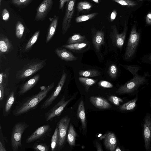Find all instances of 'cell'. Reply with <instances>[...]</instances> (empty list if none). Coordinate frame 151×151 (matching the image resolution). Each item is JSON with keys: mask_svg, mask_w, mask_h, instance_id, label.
<instances>
[{"mask_svg": "<svg viewBox=\"0 0 151 151\" xmlns=\"http://www.w3.org/2000/svg\"><path fill=\"white\" fill-rule=\"evenodd\" d=\"M54 85L55 83L53 82L47 86H41L40 90L37 93L23 99L16 106L13 110V115L16 116H20L36 109L54 88Z\"/></svg>", "mask_w": 151, "mask_h": 151, "instance_id": "cell-1", "label": "cell"}, {"mask_svg": "<svg viewBox=\"0 0 151 151\" xmlns=\"http://www.w3.org/2000/svg\"><path fill=\"white\" fill-rule=\"evenodd\" d=\"M120 65L130 72L133 74L132 78L121 86L116 91L115 93L119 94H127L134 95L137 92L140 87L146 82V77L141 76L137 74L139 70L138 68L122 64Z\"/></svg>", "mask_w": 151, "mask_h": 151, "instance_id": "cell-2", "label": "cell"}, {"mask_svg": "<svg viewBox=\"0 0 151 151\" xmlns=\"http://www.w3.org/2000/svg\"><path fill=\"white\" fill-rule=\"evenodd\" d=\"M29 126L25 122H17L12 129L11 135V143L13 151H17L22 147V137L24 131Z\"/></svg>", "mask_w": 151, "mask_h": 151, "instance_id": "cell-3", "label": "cell"}, {"mask_svg": "<svg viewBox=\"0 0 151 151\" xmlns=\"http://www.w3.org/2000/svg\"><path fill=\"white\" fill-rule=\"evenodd\" d=\"M46 60L33 62L27 64L17 72L16 78L18 79H22L35 74L45 65Z\"/></svg>", "mask_w": 151, "mask_h": 151, "instance_id": "cell-4", "label": "cell"}, {"mask_svg": "<svg viewBox=\"0 0 151 151\" xmlns=\"http://www.w3.org/2000/svg\"><path fill=\"white\" fill-rule=\"evenodd\" d=\"M139 38L140 34L137 31L135 26L134 25L131 29L124 55L125 59H129L133 56L138 46Z\"/></svg>", "mask_w": 151, "mask_h": 151, "instance_id": "cell-5", "label": "cell"}, {"mask_svg": "<svg viewBox=\"0 0 151 151\" xmlns=\"http://www.w3.org/2000/svg\"><path fill=\"white\" fill-rule=\"evenodd\" d=\"M144 147L146 151H151V114L147 113L142 122Z\"/></svg>", "mask_w": 151, "mask_h": 151, "instance_id": "cell-6", "label": "cell"}, {"mask_svg": "<svg viewBox=\"0 0 151 151\" xmlns=\"http://www.w3.org/2000/svg\"><path fill=\"white\" fill-rule=\"evenodd\" d=\"M73 99V98H71L66 101L64 95L58 103L45 113L46 121H52L55 118L60 116L67 105Z\"/></svg>", "mask_w": 151, "mask_h": 151, "instance_id": "cell-7", "label": "cell"}, {"mask_svg": "<svg viewBox=\"0 0 151 151\" xmlns=\"http://www.w3.org/2000/svg\"><path fill=\"white\" fill-rule=\"evenodd\" d=\"M52 129L49 124H45L39 127L26 139L27 143H29L36 141H43L50 136Z\"/></svg>", "mask_w": 151, "mask_h": 151, "instance_id": "cell-8", "label": "cell"}, {"mask_svg": "<svg viewBox=\"0 0 151 151\" xmlns=\"http://www.w3.org/2000/svg\"><path fill=\"white\" fill-rule=\"evenodd\" d=\"M76 1V0H69L67 2L62 24V29L63 35L67 32L71 26V21L74 12Z\"/></svg>", "mask_w": 151, "mask_h": 151, "instance_id": "cell-9", "label": "cell"}, {"mask_svg": "<svg viewBox=\"0 0 151 151\" xmlns=\"http://www.w3.org/2000/svg\"><path fill=\"white\" fill-rule=\"evenodd\" d=\"M70 120V118L68 116H66L62 118L57 124L58 127L59 137V143L57 151L61 150L64 145Z\"/></svg>", "mask_w": 151, "mask_h": 151, "instance_id": "cell-10", "label": "cell"}, {"mask_svg": "<svg viewBox=\"0 0 151 151\" xmlns=\"http://www.w3.org/2000/svg\"><path fill=\"white\" fill-rule=\"evenodd\" d=\"M111 31L110 36L113 45L119 48H121L123 45L127 31V27L126 22L123 31L120 34H119L115 25L111 26Z\"/></svg>", "mask_w": 151, "mask_h": 151, "instance_id": "cell-11", "label": "cell"}, {"mask_svg": "<svg viewBox=\"0 0 151 151\" xmlns=\"http://www.w3.org/2000/svg\"><path fill=\"white\" fill-rule=\"evenodd\" d=\"M67 74L63 70V73L57 86L51 94L41 105V109H45L49 107L57 98L65 82Z\"/></svg>", "mask_w": 151, "mask_h": 151, "instance_id": "cell-12", "label": "cell"}, {"mask_svg": "<svg viewBox=\"0 0 151 151\" xmlns=\"http://www.w3.org/2000/svg\"><path fill=\"white\" fill-rule=\"evenodd\" d=\"M53 3V0H43L37 9L35 20H44L52 9Z\"/></svg>", "mask_w": 151, "mask_h": 151, "instance_id": "cell-13", "label": "cell"}, {"mask_svg": "<svg viewBox=\"0 0 151 151\" xmlns=\"http://www.w3.org/2000/svg\"><path fill=\"white\" fill-rule=\"evenodd\" d=\"M92 34L93 44L96 51L99 52L105 42L104 32L101 30H93Z\"/></svg>", "mask_w": 151, "mask_h": 151, "instance_id": "cell-14", "label": "cell"}, {"mask_svg": "<svg viewBox=\"0 0 151 151\" xmlns=\"http://www.w3.org/2000/svg\"><path fill=\"white\" fill-rule=\"evenodd\" d=\"M90 102L95 107L101 109H109L111 106L105 99L99 96H91L89 98Z\"/></svg>", "mask_w": 151, "mask_h": 151, "instance_id": "cell-15", "label": "cell"}, {"mask_svg": "<svg viewBox=\"0 0 151 151\" xmlns=\"http://www.w3.org/2000/svg\"><path fill=\"white\" fill-rule=\"evenodd\" d=\"M39 78V75H37L22 85L18 92L19 96L24 94L34 87L38 82Z\"/></svg>", "mask_w": 151, "mask_h": 151, "instance_id": "cell-16", "label": "cell"}, {"mask_svg": "<svg viewBox=\"0 0 151 151\" xmlns=\"http://www.w3.org/2000/svg\"><path fill=\"white\" fill-rule=\"evenodd\" d=\"M55 52L61 59L66 61H73L76 60L78 59L77 57L75 56L71 52L64 48H56Z\"/></svg>", "mask_w": 151, "mask_h": 151, "instance_id": "cell-17", "label": "cell"}, {"mask_svg": "<svg viewBox=\"0 0 151 151\" xmlns=\"http://www.w3.org/2000/svg\"><path fill=\"white\" fill-rule=\"evenodd\" d=\"M104 144L107 149L111 151H114L117 145V141L115 134L111 132L106 134L104 140Z\"/></svg>", "mask_w": 151, "mask_h": 151, "instance_id": "cell-18", "label": "cell"}, {"mask_svg": "<svg viewBox=\"0 0 151 151\" xmlns=\"http://www.w3.org/2000/svg\"><path fill=\"white\" fill-rule=\"evenodd\" d=\"M77 116L81 121L82 128L83 130L86 127V118L84 103L81 100L78 105Z\"/></svg>", "mask_w": 151, "mask_h": 151, "instance_id": "cell-19", "label": "cell"}, {"mask_svg": "<svg viewBox=\"0 0 151 151\" xmlns=\"http://www.w3.org/2000/svg\"><path fill=\"white\" fill-rule=\"evenodd\" d=\"M14 100V93L13 91H12L9 95L3 108V114L4 116H8L10 114Z\"/></svg>", "mask_w": 151, "mask_h": 151, "instance_id": "cell-20", "label": "cell"}, {"mask_svg": "<svg viewBox=\"0 0 151 151\" xmlns=\"http://www.w3.org/2000/svg\"><path fill=\"white\" fill-rule=\"evenodd\" d=\"M138 99V95H136L133 99L120 106L119 107V110L124 111H132L136 106Z\"/></svg>", "mask_w": 151, "mask_h": 151, "instance_id": "cell-21", "label": "cell"}, {"mask_svg": "<svg viewBox=\"0 0 151 151\" xmlns=\"http://www.w3.org/2000/svg\"><path fill=\"white\" fill-rule=\"evenodd\" d=\"M12 45L8 39L2 35L0 38V51L1 55L9 52L12 49Z\"/></svg>", "mask_w": 151, "mask_h": 151, "instance_id": "cell-22", "label": "cell"}, {"mask_svg": "<svg viewBox=\"0 0 151 151\" xmlns=\"http://www.w3.org/2000/svg\"><path fill=\"white\" fill-rule=\"evenodd\" d=\"M59 17L56 16L52 19L50 25L46 39V43L48 42L53 36L58 24Z\"/></svg>", "mask_w": 151, "mask_h": 151, "instance_id": "cell-23", "label": "cell"}, {"mask_svg": "<svg viewBox=\"0 0 151 151\" xmlns=\"http://www.w3.org/2000/svg\"><path fill=\"white\" fill-rule=\"evenodd\" d=\"M77 134L73 125L70 124L67 134V140L70 147L75 145V140Z\"/></svg>", "mask_w": 151, "mask_h": 151, "instance_id": "cell-24", "label": "cell"}, {"mask_svg": "<svg viewBox=\"0 0 151 151\" xmlns=\"http://www.w3.org/2000/svg\"><path fill=\"white\" fill-rule=\"evenodd\" d=\"M88 43L86 42L77 43L63 45L62 47L67 48L74 52L82 51L88 46Z\"/></svg>", "mask_w": 151, "mask_h": 151, "instance_id": "cell-25", "label": "cell"}, {"mask_svg": "<svg viewBox=\"0 0 151 151\" xmlns=\"http://www.w3.org/2000/svg\"><path fill=\"white\" fill-rule=\"evenodd\" d=\"M59 143L58 127L57 125L51 142V147L52 151H57Z\"/></svg>", "mask_w": 151, "mask_h": 151, "instance_id": "cell-26", "label": "cell"}, {"mask_svg": "<svg viewBox=\"0 0 151 151\" xmlns=\"http://www.w3.org/2000/svg\"><path fill=\"white\" fill-rule=\"evenodd\" d=\"M78 74L80 76L86 77H96L101 75L100 72L95 69L81 70L79 72Z\"/></svg>", "mask_w": 151, "mask_h": 151, "instance_id": "cell-27", "label": "cell"}, {"mask_svg": "<svg viewBox=\"0 0 151 151\" xmlns=\"http://www.w3.org/2000/svg\"><path fill=\"white\" fill-rule=\"evenodd\" d=\"M86 37L79 34H76L71 36L67 41V45L85 42Z\"/></svg>", "mask_w": 151, "mask_h": 151, "instance_id": "cell-28", "label": "cell"}, {"mask_svg": "<svg viewBox=\"0 0 151 151\" xmlns=\"http://www.w3.org/2000/svg\"><path fill=\"white\" fill-rule=\"evenodd\" d=\"M78 80L85 86V91L87 92L89 87L94 84L96 82L95 80L87 77H80L78 78Z\"/></svg>", "mask_w": 151, "mask_h": 151, "instance_id": "cell-29", "label": "cell"}, {"mask_svg": "<svg viewBox=\"0 0 151 151\" xmlns=\"http://www.w3.org/2000/svg\"><path fill=\"white\" fill-rule=\"evenodd\" d=\"M33 149L36 151H48L50 145L46 143L40 142H36L32 146Z\"/></svg>", "mask_w": 151, "mask_h": 151, "instance_id": "cell-30", "label": "cell"}, {"mask_svg": "<svg viewBox=\"0 0 151 151\" xmlns=\"http://www.w3.org/2000/svg\"><path fill=\"white\" fill-rule=\"evenodd\" d=\"M98 13L95 12L88 14L81 15L76 17L75 19L76 23H80L91 19L96 17Z\"/></svg>", "mask_w": 151, "mask_h": 151, "instance_id": "cell-31", "label": "cell"}, {"mask_svg": "<svg viewBox=\"0 0 151 151\" xmlns=\"http://www.w3.org/2000/svg\"><path fill=\"white\" fill-rule=\"evenodd\" d=\"M39 34V31H37L34 34L27 43L25 47V51L29 50L36 42L38 39Z\"/></svg>", "mask_w": 151, "mask_h": 151, "instance_id": "cell-32", "label": "cell"}, {"mask_svg": "<svg viewBox=\"0 0 151 151\" xmlns=\"http://www.w3.org/2000/svg\"><path fill=\"white\" fill-rule=\"evenodd\" d=\"M24 30V27L21 22L18 21L16 27L15 34L16 37L21 39L22 37Z\"/></svg>", "mask_w": 151, "mask_h": 151, "instance_id": "cell-33", "label": "cell"}, {"mask_svg": "<svg viewBox=\"0 0 151 151\" xmlns=\"http://www.w3.org/2000/svg\"><path fill=\"white\" fill-rule=\"evenodd\" d=\"M8 142L7 137L4 136L1 125H0V151H6L5 143Z\"/></svg>", "mask_w": 151, "mask_h": 151, "instance_id": "cell-34", "label": "cell"}, {"mask_svg": "<svg viewBox=\"0 0 151 151\" xmlns=\"http://www.w3.org/2000/svg\"><path fill=\"white\" fill-rule=\"evenodd\" d=\"M32 0H11L9 3L18 7H24L29 4Z\"/></svg>", "mask_w": 151, "mask_h": 151, "instance_id": "cell-35", "label": "cell"}, {"mask_svg": "<svg viewBox=\"0 0 151 151\" xmlns=\"http://www.w3.org/2000/svg\"><path fill=\"white\" fill-rule=\"evenodd\" d=\"M91 4L86 1H80L78 3L77 8L79 12L84 10H89L92 8Z\"/></svg>", "mask_w": 151, "mask_h": 151, "instance_id": "cell-36", "label": "cell"}, {"mask_svg": "<svg viewBox=\"0 0 151 151\" xmlns=\"http://www.w3.org/2000/svg\"><path fill=\"white\" fill-rule=\"evenodd\" d=\"M108 73L109 76L111 78H116L118 74V69L115 64H112L109 68Z\"/></svg>", "mask_w": 151, "mask_h": 151, "instance_id": "cell-37", "label": "cell"}, {"mask_svg": "<svg viewBox=\"0 0 151 151\" xmlns=\"http://www.w3.org/2000/svg\"><path fill=\"white\" fill-rule=\"evenodd\" d=\"M121 5L128 6H134L137 5L135 2L131 0H111Z\"/></svg>", "mask_w": 151, "mask_h": 151, "instance_id": "cell-38", "label": "cell"}, {"mask_svg": "<svg viewBox=\"0 0 151 151\" xmlns=\"http://www.w3.org/2000/svg\"><path fill=\"white\" fill-rule=\"evenodd\" d=\"M109 100L114 104L116 106H119L120 102H123V100L116 96H111L108 98Z\"/></svg>", "mask_w": 151, "mask_h": 151, "instance_id": "cell-39", "label": "cell"}, {"mask_svg": "<svg viewBox=\"0 0 151 151\" xmlns=\"http://www.w3.org/2000/svg\"><path fill=\"white\" fill-rule=\"evenodd\" d=\"M98 85L101 87L107 88H111L113 87L112 84L109 82L106 81H100L98 83Z\"/></svg>", "mask_w": 151, "mask_h": 151, "instance_id": "cell-40", "label": "cell"}, {"mask_svg": "<svg viewBox=\"0 0 151 151\" xmlns=\"http://www.w3.org/2000/svg\"><path fill=\"white\" fill-rule=\"evenodd\" d=\"M2 17L3 19L7 21L9 19V14L8 10L6 9H4L2 13Z\"/></svg>", "mask_w": 151, "mask_h": 151, "instance_id": "cell-41", "label": "cell"}, {"mask_svg": "<svg viewBox=\"0 0 151 151\" xmlns=\"http://www.w3.org/2000/svg\"><path fill=\"white\" fill-rule=\"evenodd\" d=\"M4 86L2 85H0V100H3L4 95Z\"/></svg>", "mask_w": 151, "mask_h": 151, "instance_id": "cell-42", "label": "cell"}, {"mask_svg": "<svg viewBox=\"0 0 151 151\" xmlns=\"http://www.w3.org/2000/svg\"><path fill=\"white\" fill-rule=\"evenodd\" d=\"M146 22L147 24L151 25V13H148L145 18Z\"/></svg>", "mask_w": 151, "mask_h": 151, "instance_id": "cell-43", "label": "cell"}, {"mask_svg": "<svg viewBox=\"0 0 151 151\" xmlns=\"http://www.w3.org/2000/svg\"><path fill=\"white\" fill-rule=\"evenodd\" d=\"M117 12L115 10H114L111 12L110 17V21L112 22L116 18L117 15Z\"/></svg>", "mask_w": 151, "mask_h": 151, "instance_id": "cell-44", "label": "cell"}, {"mask_svg": "<svg viewBox=\"0 0 151 151\" xmlns=\"http://www.w3.org/2000/svg\"><path fill=\"white\" fill-rule=\"evenodd\" d=\"M66 2V0H60L59 5V9H63L65 3Z\"/></svg>", "mask_w": 151, "mask_h": 151, "instance_id": "cell-45", "label": "cell"}, {"mask_svg": "<svg viewBox=\"0 0 151 151\" xmlns=\"http://www.w3.org/2000/svg\"><path fill=\"white\" fill-rule=\"evenodd\" d=\"M96 146L97 151H103V150L102 149L101 146L99 143L96 142Z\"/></svg>", "mask_w": 151, "mask_h": 151, "instance_id": "cell-46", "label": "cell"}, {"mask_svg": "<svg viewBox=\"0 0 151 151\" xmlns=\"http://www.w3.org/2000/svg\"><path fill=\"white\" fill-rule=\"evenodd\" d=\"M5 76L3 73H1L0 74V84H3V77Z\"/></svg>", "mask_w": 151, "mask_h": 151, "instance_id": "cell-47", "label": "cell"}, {"mask_svg": "<svg viewBox=\"0 0 151 151\" xmlns=\"http://www.w3.org/2000/svg\"><path fill=\"white\" fill-rule=\"evenodd\" d=\"M121 150H122L119 147H117V148H116L115 150V151H121Z\"/></svg>", "mask_w": 151, "mask_h": 151, "instance_id": "cell-48", "label": "cell"}, {"mask_svg": "<svg viewBox=\"0 0 151 151\" xmlns=\"http://www.w3.org/2000/svg\"><path fill=\"white\" fill-rule=\"evenodd\" d=\"M95 3L98 4L99 3V0H92Z\"/></svg>", "mask_w": 151, "mask_h": 151, "instance_id": "cell-49", "label": "cell"}, {"mask_svg": "<svg viewBox=\"0 0 151 151\" xmlns=\"http://www.w3.org/2000/svg\"><path fill=\"white\" fill-rule=\"evenodd\" d=\"M150 108L151 112V98H150Z\"/></svg>", "mask_w": 151, "mask_h": 151, "instance_id": "cell-50", "label": "cell"}, {"mask_svg": "<svg viewBox=\"0 0 151 151\" xmlns=\"http://www.w3.org/2000/svg\"><path fill=\"white\" fill-rule=\"evenodd\" d=\"M149 60H150V61H151V55H150L148 58Z\"/></svg>", "mask_w": 151, "mask_h": 151, "instance_id": "cell-51", "label": "cell"}, {"mask_svg": "<svg viewBox=\"0 0 151 151\" xmlns=\"http://www.w3.org/2000/svg\"><path fill=\"white\" fill-rule=\"evenodd\" d=\"M1 1H2V0H0V6L1 5Z\"/></svg>", "mask_w": 151, "mask_h": 151, "instance_id": "cell-52", "label": "cell"}, {"mask_svg": "<svg viewBox=\"0 0 151 151\" xmlns=\"http://www.w3.org/2000/svg\"><path fill=\"white\" fill-rule=\"evenodd\" d=\"M137 0L139 1H143V0Z\"/></svg>", "mask_w": 151, "mask_h": 151, "instance_id": "cell-53", "label": "cell"}, {"mask_svg": "<svg viewBox=\"0 0 151 151\" xmlns=\"http://www.w3.org/2000/svg\"><path fill=\"white\" fill-rule=\"evenodd\" d=\"M69 1V0H66L67 2H68Z\"/></svg>", "mask_w": 151, "mask_h": 151, "instance_id": "cell-54", "label": "cell"}, {"mask_svg": "<svg viewBox=\"0 0 151 151\" xmlns=\"http://www.w3.org/2000/svg\"><path fill=\"white\" fill-rule=\"evenodd\" d=\"M149 0L151 1V0Z\"/></svg>", "mask_w": 151, "mask_h": 151, "instance_id": "cell-55", "label": "cell"}]
</instances>
